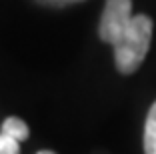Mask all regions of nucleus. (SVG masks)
<instances>
[{
  "mask_svg": "<svg viewBox=\"0 0 156 154\" xmlns=\"http://www.w3.org/2000/svg\"><path fill=\"white\" fill-rule=\"evenodd\" d=\"M38 154H56V152H52V150H40Z\"/></svg>",
  "mask_w": 156,
  "mask_h": 154,
  "instance_id": "obj_5",
  "label": "nucleus"
},
{
  "mask_svg": "<svg viewBox=\"0 0 156 154\" xmlns=\"http://www.w3.org/2000/svg\"><path fill=\"white\" fill-rule=\"evenodd\" d=\"M0 154H20V142L0 134Z\"/></svg>",
  "mask_w": 156,
  "mask_h": 154,
  "instance_id": "obj_4",
  "label": "nucleus"
},
{
  "mask_svg": "<svg viewBox=\"0 0 156 154\" xmlns=\"http://www.w3.org/2000/svg\"><path fill=\"white\" fill-rule=\"evenodd\" d=\"M152 24L146 14H132V0H106L98 24L102 42L114 46L118 72L132 74L144 62L152 42Z\"/></svg>",
  "mask_w": 156,
  "mask_h": 154,
  "instance_id": "obj_1",
  "label": "nucleus"
},
{
  "mask_svg": "<svg viewBox=\"0 0 156 154\" xmlns=\"http://www.w3.org/2000/svg\"><path fill=\"white\" fill-rule=\"evenodd\" d=\"M144 154H156V102L150 106L144 124Z\"/></svg>",
  "mask_w": 156,
  "mask_h": 154,
  "instance_id": "obj_3",
  "label": "nucleus"
},
{
  "mask_svg": "<svg viewBox=\"0 0 156 154\" xmlns=\"http://www.w3.org/2000/svg\"><path fill=\"white\" fill-rule=\"evenodd\" d=\"M0 134L10 136L14 140L22 142L30 136V130H28V124L24 122V120H20V118H16V116H8L4 122H2V126H0Z\"/></svg>",
  "mask_w": 156,
  "mask_h": 154,
  "instance_id": "obj_2",
  "label": "nucleus"
}]
</instances>
